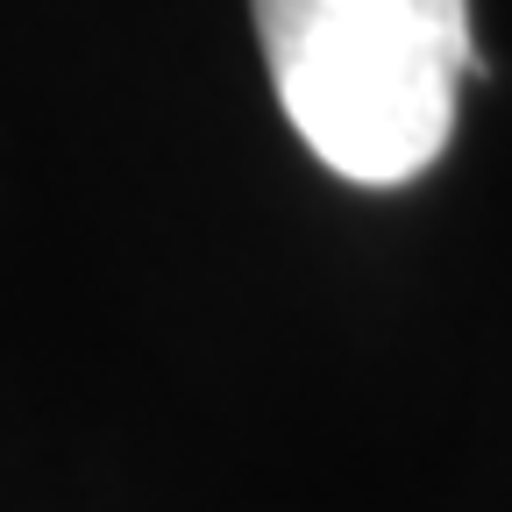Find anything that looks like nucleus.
<instances>
[{"label":"nucleus","mask_w":512,"mask_h":512,"mask_svg":"<svg viewBox=\"0 0 512 512\" xmlns=\"http://www.w3.org/2000/svg\"><path fill=\"white\" fill-rule=\"evenodd\" d=\"M271 93L349 185H413L456 136L477 72L470 0H249Z\"/></svg>","instance_id":"obj_1"}]
</instances>
